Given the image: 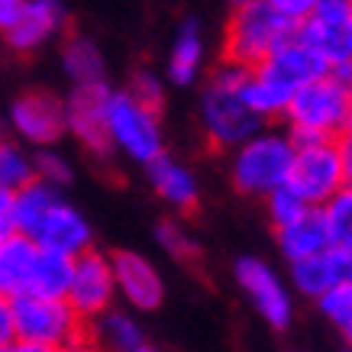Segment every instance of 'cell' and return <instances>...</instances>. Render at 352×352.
I'll use <instances>...</instances> for the list:
<instances>
[{"label":"cell","mask_w":352,"mask_h":352,"mask_svg":"<svg viewBox=\"0 0 352 352\" xmlns=\"http://www.w3.org/2000/svg\"><path fill=\"white\" fill-rule=\"evenodd\" d=\"M126 91L136 97L139 104H146V107L159 110L162 100H165V78L155 75L152 68H139L136 75H133V81H129Z\"/></svg>","instance_id":"cell-32"},{"label":"cell","mask_w":352,"mask_h":352,"mask_svg":"<svg viewBox=\"0 0 352 352\" xmlns=\"http://www.w3.org/2000/svg\"><path fill=\"white\" fill-rule=\"evenodd\" d=\"M330 249H352V188H340L330 201L320 207Z\"/></svg>","instance_id":"cell-26"},{"label":"cell","mask_w":352,"mask_h":352,"mask_svg":"<svg viewBox=\"0 0 352 352\" xmlns=\"http://www.w3.org/2000/svg\"><path fill=\"white\" fill-rule=\"evenodd\" d=\"M197 123L207 142L220 152H233L249 136L268 126V120L249 100V68L220 62L207 75L197 100Z\"/></svg>","instance_id":"cell-1"},{"label":"cell","mask_w":352,"mask_h":352,"mask_svg":"<svg viewBox=\"0 0 352 352\" xmlns=\"http://www.w3.org/2000/svg\"><path fill=\"white\" fill-rule=\"evenodd\" d=\"M65 23H68V13H65L62 0H26L23 16L3 36L7 49H13L16 55L39 52L43 45L52 43L55 36H62Z\"/></svg>","instance_id":"cell-16"},{"label":"cell","mask_w":352,"mask_h":352,"mask_svg":"<svg viewBox=\"0 0 352 352\" xmlns=\"http://www.w3.org/2000/svg\"><path fill=\"white\" fill-rule=\"evenodd\" d=\"M327 75H330L333 81L342 87V91H349V94H352V58H349V62H342V65H336V68H330Z\"/></svg>","instance_id":"cell-38"},{"label":"cell","mask_w":352,"mask_h":352,"mask_svg":"<svg viewBox=\"0 0 352 352\" xmlns=\"http://www.w3.org/2000/svg\"><path fill=\"white\" fill-rule=\"evenodd\" d=\"M113 265V281H117V298L126 304L133 314H149L159 310L165 300V278L146 256L133 249H120L110 256Z\"/></svg>","instance_id":"cell-14"},{"label":"cell","mask_w":352,"mask_h":352,"mask_svg":"<svg viewBox=\"0 0 352 352\" xmlns=\"http://www.w3.org/2000/svg\"><path fill=\"white\" fill-rule=\"evenodd\" d=\"M333 146H336V155H340L342 178H346V184L352 188V126H349V129H342L340 136L333 139Z\"/></svg>","instance_id":"cell-34"},{"label":"cell","mask_w":352,"mask_h":352,"mask_svg":"<svg viewBox=\"0 0 352 352\" xmlns=\"http://www.w3.org/2000/svg\"><path fill=\"white\" fill-rule=\"evenodd\" d=\"M294 39V26L268 10L262 0L233 7L223 30V62L256 68L262 58Z\"/></svg>","instance_id":"cell-6"},{"label":"cell","mask_w":352,"mask_h":352,"mask_svg":"<svg viewBox=\"0 0 352 352\" xmlns=\"http://www.w3.org/2000/svg\"><path fill=\"white\" fill-rule=\"evenodd\" d=\"M294 162V139L281 129H258L230 152V182L245 197H268L285 188Z\"/></svg>","instance_id":"cell-3"},{"label":"cell","mask_w":352,"mask_h":352,"mask_svg":"<svg viewBox=\"0 0 352 352\" xmlns=\"http://www.w3.org/2000/svg\"><path fill=\"white\" fill-rule=\"evenodd\" d=\"M265 210H268V220H272V226H275V230H281V226L294 223L300 214H307L310 207L300 201L298 194L291 191L288 184H285V188H278V191H272L265 197Z\"/></svg>","instance_id":"cell-30"},{"label":"cell","mask_w":352,"mask_h":352,"mask_svg":"<svg viewBox=\"0 0 352 352\" xmlns=\"http://www.w3.org/2000/svg\"><path fill=\"white\" fill-rule=\"evenodd\" d=\"M346 352H352V349H346Z\"/></svg>","instance_id":"cell-45"},{"label":"cell","mask_w":352,"mask_h":352,"mask_svg":"<svg viewBox=\"0 0 352 352\" xmlns=\"http://www.w3.org/2000/svg\"><path fill=\"white\" fill-rule=\"evenodd\" d=\"M340 281H352V249H327L320 256H310L291 265V285L307 300H317Z\"/></svg>","instance_id":"cell-17"},{"label":"cell","mask_w":352,"mask_h":352,"mask_svg":"<svg viewBox=\"0 0 352 352\" xmlns=\"http://www.w3.org/2000/svg\"><path fill=\"white\" fill-rule=\"evenodd\" d=\"M10 310H13V333H16V340L39 346L45 352L85 336V320L68 307L65 298L20 294V298L10 300Z\"/></svg>","instance_id":"cell-7"},{"label":"cell","mask_w":352,"mask_h":352,"mask_svg":"<svg viewBox=\"0 0 352 352\" xmlns=\"http://www.w3.org/2000/svg\"><path fill=\"white\" fill-rule=\"evenodd\" d=\"M275 239L281 256L288 258L291 265L304 262L310 256H320V252L330 249V236H327V223H323L320 207H310L307 214H300L294 223L275 230Z\"/></svg>","instance_id":"cell-19"},{"label":"cell","mask_w":352,"mask_h":352,"mask_svg":"<svg viewBox=\"0 0 352 352\" xmlns=\"http://www.w3.org/2000/svg\"><path fill=\"white\" fill-rule=\"evenodd\" d=\"M62 197V191H55L49 184L43 182H30L26 188L20 191H13V214H16V233L26 236L30 239L32 230L39 226L45 214H49V207Z\"/></svg>","instance_id":"cell-24"},{"label":"cell","mask_w":352,"mask_h":352,"mask_svg":"<svg viewBox=\"0 0 352 352\" xmlns=\"http://www.w3.org/2000/svg\"><path fill=\"white\" fill-rule=\"evenodd\" d=\"M23 10H26V0H0V36H7L16 26Z\"/></svg>","instance_id":"cell-35"},{"label":"cell","mask_w":352,"mask_h":352,"mask_svg":"<svg viewBox=\"0 0 352 352\" xmlns=\"http://www.w3.org/2000/svg\"><path fill=\"white\" fill-rule=\"evenodd\" d=\"M49 352H94V346L81 336V340H75V342H65V346H58V349H49Z\"/></svg>","instance_id":"cell-39"},{"label":"cell","mask_w":352,"mask_h":352,"mask_svg":"<svg viewBox=\"0 0 352 352\" xmlns=\"http://www.w3.org/2000/svg\"><path fill=\"white\" fill-rule=\"evenodd\" d=\"M10 342H16V333H13V310H10V300L0 298V349H7Z\"/></svg>","instance_id":"cell-37"},{"label":"cell","mask_w":352,"mask_h":352,"mask_svg":"<svg viewBox=\"0 0 352 352\" xmlns=\"http://www.w3.org/2000/svg\"><path fill=\"white\" fill-rule=\"evenodd\" d=\"M155 243L168 252L175 262H191L197 258V239L188 233V226L182 220H162L155 226Z\"/></svg>","instance_id":"cell-28"},{"label":"cell","mask_w":352,"mask_h":352,"mask_svg":"<svg viewBox=\"0 0 352 352\" xmlns=\"http://www.w3.org/2000/svg\"><path fill=\"white\" fill-rule=\"evenodd\" d=\"M30 239L45 252H58L65 258H78L87 249H94V230L87 223V217L65 197H58L49 207V214L39 220Z\"/></svg>","instance_id":"cell-15"},{"label":"cell","mask_w":352,"mask_h":352,"mask_svg":"<svg viewBox=\"0 0 352 352\" xmlns=\"http://www.w3.org/2000/svg\"><path fill=\"white\" fill-rule=\"evenodd\" d=\"M68 278H72V258L39 249L36 265H32L30 291H26V294H39V298H65Z\"/></svg>","instance_id":"cell-25"},{"label":"cell","mask_w":352,"mask_h":352,"mask_svg":"<svg viewBox=\"0 0 352 352\" xmlns=\"http://www.w3.org/2000/svg\"><path fill=\"white\" fill-rule=\"evenodd\" d=\"M30 182H36L32 175V155L23 146L0 139V191H20Z\"/></svg>","instance_id":"cell-27"},{"label":"cell","mask_w":352,"mask_h":352,"mask_svg":"<svg viewBox=\"0 0 352 352\" xmlns=\"http://www.w3.org/2000/svg\"><path fill=\"white\" fill-rule=\"evenodd\" d=\"M13 133L39 149H52L65 136V100L49 91H23L10 104Z\"/></svg>","instance_id":"cell-13"},{"label":"cell","mask_w":352,"mask_h":352,"mask_svg":"<svg viewBox=\"0 0 352 352\" xmlns=\"http://www.w3.org/2000/svg\"><path fill=\"white\" fill-rule=\"evenodd\" d=\"M16 233V214H13V194L0 191V239Z\"/></svg>","instance_id":"cell-36"},{"label":"cell","mask_w":352,"mask_h":352,"mask_svg":"<svg viewBox=\"0 0 352 352\" xmlns=\"http://www.w3.org/2000/svg\"><path fill=\"white\" fill-rule=\"evenodd\" d=\"M320 75H327V65L294 36L256 68H249V100L265 120L285 117L294 94Z\"/></svg>","instance_id":"cell-2"},{"label":"cell","mask_w":352,"mask_h":352,"mask_svg":"<svg viewBox=\"0 0 352 352\" xmlns=\"http://www.w3.org/2000/svg\"><path fill=\"white\" fill-rule=\"evenodd\" d=\"M314 304H317V310H320L333 327H340V323L352 314V281H340V285H333V288L323 291Z\"/></svg>","instance_id":"cell-31"},{"label":"cell","mask_w":352,"mask_h":352,"mask_svg":"<svg viewBox=\"0 0 352 352\" xmlns=\"http://www.w3.org/2000/svg\"><path fill=\"white\" fill-rule=\"evenodd\" d=\"M62 68L68 81L75 87H87V85H104L107 81V62L104 52L97 49L94 39L87 36H68L62 45Z\"/></svg>","instance_id":"cell-23"},{"label":"cell","mask_w":352,"mask_h":352,"mask_svg":"<svg viewBox=\"0 0 352 352\" xmlns=\"http://www.w3.org/2000/svg\"><path fill=\"white\" fill-rule=\"evenodd\" d=\"M104 126H107L113 155H126L136 165H152L165 155L159 110L139 104L129 91H110L107 107H104Z\"/></svg>","instance_id":"cell-5"},{"label":"cell","mask_w":352,"mask_h":352,"mask_svg":"<svg viewBox=\"0 0 352 352\" xmlns=\"http://www.w3.org/2000/svg\"><path fill=\"white\" fill-rule=\"evenodd\" d=\"M0 352H45V349H39V346H30V342H10L7 349H0Z\"/></svg>","instance_id":"cell-41"},{"label":"cell","mask_w":352,"mask_h":352,"mask_svg":"<svg viewBox=\"0 0 352 352\" xmlns=\"http://www.w3.org/2000/svg\"><path fill=\"white\" fill-rule=\"evenodd\" d=\"M243 3H256V0H233V7H243Z\"/></svg>","instance_id":"cell-44"},{"label":"cell","mask_w":352,"mask_h":352,"mask_svg":"<svg viewBox=\"0 0 352 352\" xmlns=\"http://www.w3.org/2000/svg\"><path fill=\"white\" fill-rule=\"evenodd\" d=\"M262 3H265L275 16H281L285 23H291L294 30L307 20L310 13L317 10V0H262Z\"/></svg>","instance_id":"cell-33"},{"label":"cell","mask_w":352,"mask_h":352,"mask_svg":"<svg viewBox=\"0 0 352 352\" xmlns=\"http://www.w3.org/2000/svg\"><path fill=\"white\" fill-rule=\"evenodd\" d=\"M32 175H36V182L49 184L55 191H62L65 184H72L75 178V168H72V162L65 159L58 149H39L32 155Z\"/></svg>","instance_id":"cell-29"},{"label":"cell","mask_w":352,"mask_h":352,"mask_svg":"<svg viewBox=\"0 0 352 352\" xmlns=\"http://www.w3.org/2000/svg\"><path fill=\"white\" fill-rule=\"evenodd\" d=\"M285 120L294 142L336 139L342 129L352 126V94L342 91L330 75H320L294 94L285 110Z\"/></svg>","instance_id":"cell-4"},{"label":"cell","mask_w":352,"mask_h":352,"mask_svg":"<svg viewBox=\"0 0 352 352\" xmlns=\"http://www.w3.org/2000/svg\"><path fill=\"white\" fill-rule=\"evenodd\" d=\"M65 300L81 320H94L104 310L113 307L117 304V281H113L110 256L87 249L85 256L72 258V278H68Z\"/></svg>","instance_id":"cell-10"},{"label":"cell","mask_w":352,"mask_h":352,"mask_svg":"<svg viewBox=\"0 0 352 352\" xmlns=\"http://www.w3.org/2000/svg\"><path fill=\"white\" fill-rule=\"evenodd\" d=\"M36 256H39V245L26 236L13 233L0 239V298L13 300L30 291Z\"/></svg>","instance_id":"cell-22"},{"label":"cell","mask_w":352,"mask_h":352,"mask_svg":"<svg viewBox=\"0 0 352 352\" xmlns=\"http://www.w3.org/2000/svg\"><path fill=\"white\" fill-rule=\"evenodd\" d=\"M113 87L104 85H87L75 87L72 97L65 100V133H72L78 139V146L97 162H110L113 149H110L107 126H104V107Z\"/></svg>","instance_id":"cell-12"},{"label":"cell","mask_w":352,"mask_h":352,"mask_svg":"<svg viewBox=\"0 0 352 352\" xmlns=\"http://www.w3.org/2000/svg\"><path fill=\"white\" fill-rule=\"evenodd\" d=\"M336 330L342 333V340H346V349H352V314L340 323V327H336Z\"/></svg>","instance_id":"cell-40"},{"label":"cell","mask_w":352,"mask_h":352,"mask_svg":"<svg viewBox=\"0 0 352 352\" xmlns=\"http://www.w3.org/2000/svg\"><path fill=\"white\" fill-rule=\"evenodd\" d=\"M146 178H149L152 191L159 194L171 210H178V214H191L194 207L201 204L197 175H194L184 162L162 155V159H155L152 165H146Z\"/></svg>","instance_id":"cell-18"},{"label":"cell","mask_w":352,"mask_h":352,"mask_svg":"<svg viewBox=\"0 0 352 352\" xmlns=\"http://www.w3.org/2000/svg\"><path fill=\"white\" fill-rule=\"evenodd\" d=\"M85 340L94 346V352H129L139 342H146V336H142V327H139L133 310L110 307L91 320V327L85 330Z\"/></svg>","instance_id":"cell-20"},{"label":"cell","mask_w":352,"mask_h":352,"mask_svg":"<svg viewBox=\"0 0 352 352\" xmlns=\"http://www.w3.org/2000/svg\"><path fill=\"white\" fill-rule=\"evenodd\" d=\"M204 72V32L197 20H184L178 30H175V39H171L168 49V65H165V78L171 85L188 87L194 85Z\"/></svg>","instance_id":"cell-21"},{"label":"cell","mask_w":352,"mask_h":352,"mask_svg":"<svg viewBox=\"0 0 352 352\" xmlns=\"http://www.w3.org/2000/svg\"><path fill=\"white\" fill-rule=\"evenodd\" d=\"M317 3H352V0H317Z\"/></svg>","instance_id":"cell-43"},{"label":"cell","mask_w":352,"mask_h":352,"mask_svg":"<svg viewBox=\"0 0 352 352\" xmlns=\"http://www.w3.org/2000/svg\"><path fill=\"white\" fill-rule=\"evenodd\" d=\"M288 188L307 207H323L340 188H346L333 139L294 142V162H291Z\"/></svg>","instance_id":"cell-8"},{"label":"cell","mask_w":352,"mask_h":352,"mask_svg":"<svg viewBox=\"0 0 352 352\" xmlns=\"http://www.w3.org/2000/svg\"><path fill=\"white\" fill-rule=\"evenodd\" d=\"M236 285L243 291L252 310L272 327V330H288L294 320V294H291L288 281H281L275 268L265 258L245 256L233 268Z\"/></svg>","instance_id":"cell-9"},{"label":"cell","mask_w":352,"mask_h":352,"mask_svg":"<svg viewBox=\"0 0 352 352\" xmlns=\"http://www.w3.org/2000/svg\"><path fill=\"white\" fill-rule=\"evenodd\" d=\"M129 352H162V349H155V346H149V342H139L136 349H129Z\"/></svg>","instance_id":"cell-42"},{"label":"cell","mask_w":352,"mask_h":352,"mask_svg":"<svg viewBox=\"0 0 352 352\" xmlns=\"http://www.w3.org/2000/svg\"><path fill=\"white\" fill-rule=\"evenodd\" d=\"M327 72L352 58V3H317V10L294 30Z\"/></svg>","instance_id":"cell-11"}]
</instances>
